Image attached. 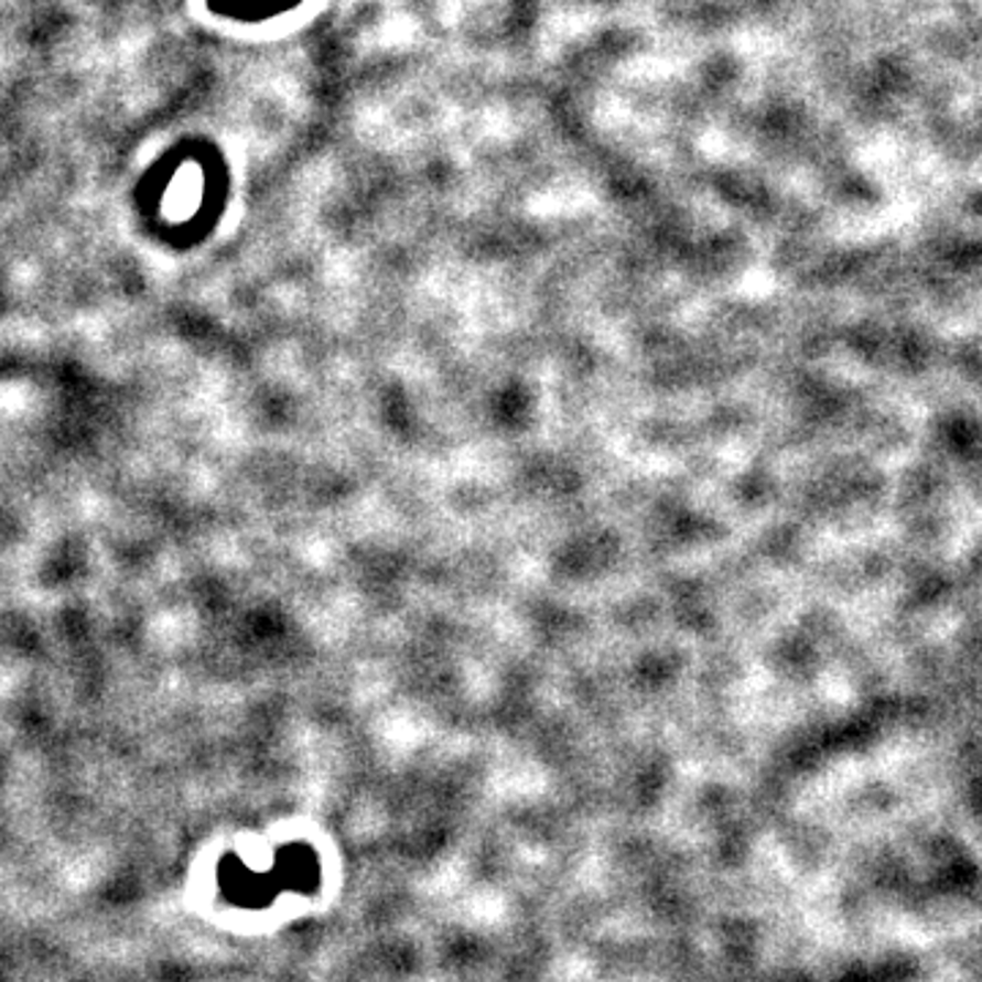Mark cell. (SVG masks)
Here are the masks:
<instances>
[{"mask_svg": "<svg viewBox=\"0 0 982 982\" xmlns=\"http://www.w3.org/2000/svg\"><path fill=\"white\" fill-rule=\"evenodd\" d=\"M218 882H222V893L227 895L233 904L246 906V909L268 906L276 893L273 873H255L246 868V865H238L235 860H227V863H224L222 873H218Z\"/></svg>", "mask_w": 982, "mask_h": 982, "instance_id": "obj_1", "label": "cell"}, {"mask_svg": "<svg viewBox=\"0 0 982 982\" xmlns=\"http://www.w3.org/2000/svg\"><path fill=\"white\" fill-rule=\"evenodd\" d=\"M273 878L279 887L301 889V893L314 889V884H317V865H314L309 849L306 852L303 849H290L287 854H281L279 871L273 873Z\"/></svg>", "mask_w": 982, "mask_h": 982, "instance_id": "obj_2", "label": "cell"}]
</instances>
